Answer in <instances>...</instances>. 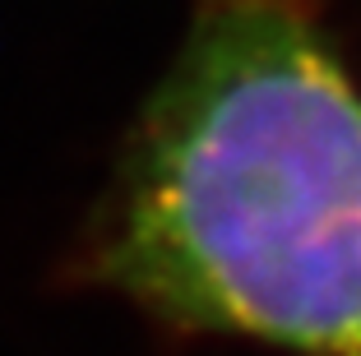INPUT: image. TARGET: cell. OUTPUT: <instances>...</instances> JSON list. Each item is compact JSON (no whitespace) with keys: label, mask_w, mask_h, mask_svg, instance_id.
<instances>
[{"label":"cell","mask_w":361,"mask_h":356,"mask_svg":"<svg viewBox=\"0 0 361 356\" xmlns=\"http://www.w3.org/2000/svg\"><path fill=\"white\" fill-rule=\"evenodd\" d=\"M75 273L180 333L361 356V88L301 0L200 5Z\"/></svg>","instance_id":"6da1fadb"}]
</instances>
